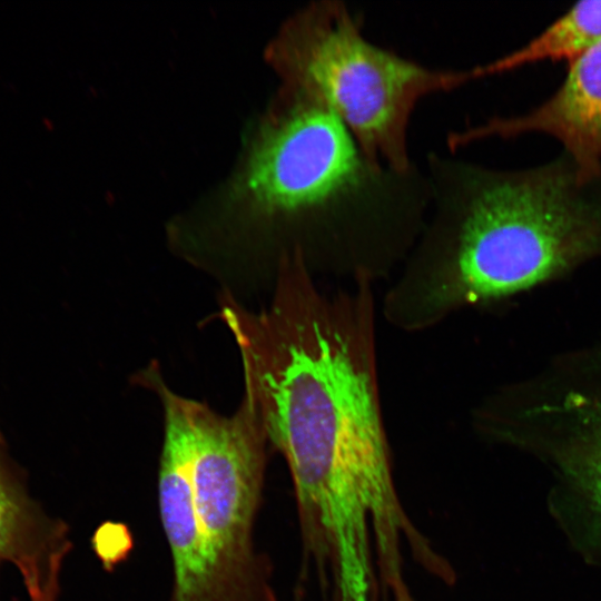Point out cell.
<instances>
[{
    "instance_id": "obj_11",
    "label": "cell",
    "mask_w": 601,
    "mask_h": 601,
    "mask_svg": "<svg viewBox=\"0 0 601 601\" xmlns=\"http://www.w3.org/2000/svg\"><path fill=\"white\" fill-rule=\"evenodd\" d=\"M60 584L55 580H48L28 589L30 601H58Z\"/></svg>"
},
{
    "instance_id": "obj_5",
    "label": "cell",
    "mask_w": 601,
    "mask_h": 601,
    "mask_svg": "<svg viewBox=\"0 0 601 601\" xmlns=\"http://www.w3.org/2000/svg\"><path fill=\"white\" fill-rule=\"evenodd\" d=\"M471 424L549 469L554 518L581 554L601 564V338L496 387L473 407Z\"/></svg>"
},
{
    "instance_id": "obj_2",
    "label": "cell",
    "mask_w": 601,
    "mask_h": 601,
    "mask_svg": "<svg viewBox=\"0 0 601 601\" xmlns=\"http://www.w3.org/2000/svg\"><path fill=\"white\" fill-rule=\"evenodd\" d=\"M428 209L424 169L372 159L318 96L280 83L213 215L268 254L274 274L297 254L316 276L375 282L402 266Z\"/></svg>"
},
{
    "instance_id": "obj_10",
    "label": "cell",
    "mask_w": 601,
    "mask_h": 601,
    "mask_svg": "<svg viewBox=\"0 0 601 601\" xmlns=\"http://www.w3.org/2000/svg\"><path fill=\"white\" fill-rule=\"evenodd\" d=\"M601 40V0L580 1L530 41L491 62L474 67L476 79L543 62L569 63Z\"/></svg>"
},
{
    "instance_id": "obj_4",
    "label": "cell",
    "mask_w": 601,
    "mask_h": 601,
    "mask_svg": "<svg viewBox=\"0 0 601 601\" xmlns=\"http://www.w3.org/2000/svg\"><path fill=\"white\" fill-rule=\"evenodd\" d=\"M265 58L280 83L318 96L372 159L415 166L408 127L418 102L474 80L472 69H434L368 40L342 0H313L269 41Z\"/></svg>"
},
{
    "instance_id": "obj_13",
    "label": "cell",
    "mask_w": 601,
    "mask_h": 601,
    "mask_svg": "<svg viewBox=\"0 0 601 601\" xmlns=\"http://www.w3.org/2000/svg\"><path fill=\"white\" fill-rule=\"evenodd\" d=\"M57 562L63 563V561H61V560H57ZM53 563H56V561H55ZM53 563H52V564H53ZM52 564H51V565H52ZM50 568H51V566H50ZM50 568H49V569H50ZM48 571H49V570H48ZM48 571H47V572H48ZM47 572H46V573H47ZM46 573H43V574H46ZM43 574H40V575H43ZM35 577H38V575H35ZM31 578H32V577H31ZM28 579H30V578H28ZM26 580H27V579H26ZM26 580H23V581H26Z\"/></svg>"
},
{
    "instance_id": "obj_6",
    "label": "cell",
    "mask_w": 601,
    "mask_h": 601,
    "mask_svg": "<svg viewBox=\"0 0 601 601\" xmlns=\"http://www.w3.org/2000/svg\"><path fill=\"white\" fill-rule=\"evenodd\" d=\"M194 421L191 483L199 525L239 601H279L272 560L255 538L269 445L265 430L245 398L230 416L195 401Z\"/></svg>"
},
{
    "instance_id": "obj_9",
    "label": "cell",
    "mask_w": 601,
    "mask_h": 601,
    "mask_svg": "<svg viewBox=\"0 0 601 601\" xmlns=\"http://www.w3.org/2000/svg\"><path fill=\"white\" fill-rule=\"evenodd\" d=\"M70 548L67 524L31 497L0 435V564H14L23 577Z\"/></svg>"
},
{
    "instance_id": "obj_1",
    "label": "cell",
    "mask_w": 601,
    "mask_h": 601,
    "mask_svg": "<svg viewBox=\"0 0 601 601\" xmlns=\"http://www.w3.org/2000/svg\"><path fill=\"white\" fill-rule=\"evenodd\" d=\"M325 290L303 258H282L270 303L225 296L221 318L244 398L292 477L304 560L333 601H374L403 580L405 551L427 574L445 558L405 511L393 475L376 347L374 282Z\"/></svg>"
},
{
    "instance_id": "obj_8",
    "label": "cell",
    "mask_w": 601,
    "mask_h": 601,
    "mask_svg": "<svg viewBox=\"0 0 601 601\" xmlns=\"http://www.w3.org/2000/svg\"><path fill=\"white\" fill-rule=\"evenodd\" d=\"M525 134L556 139L580 170L601 175V40L569 63L561 85L539 106L449 134L447 146L454 150L483 139Z\"/></svg>"
},
{
    "instance_id": "obj_3",
    "label": "cell",
    "mask_w": 601,
    "mask_h": 601,
    "mask_svg": "<svg viewBox=\"0 0 601 601\" xmlns=\"http://www.w3.org/2000/svg\"><path fill=\"white\" fill-rule=\"evenodd\" d=\"M425 225L382 300L385 321L420 333L469 307L559 280L601 258V175L562 152L496 169L430 152Z\"/></svg>"
},
{
    "instance_id": "obj_7",
    "label": "cell",
    "mask_w": 601,
    "mask_h": 601,
    "mask_svg": "<svg viewBox=\"0 0 601 601\" xmlns=\"http://www.w3.org/2000/svg\"><path fill=\"white\" fill-rule=\"evenodd\" d=\"M157 500L173 564L168 601H238L203 532L193 497L194 401L165 390Z\"/></svg>"
},
{
    "instance_id": "obj_12",
    "label": "cell",
    "mask_w": 601,
    "mask_h": 601,
    "mask_svg": "<svg viewBox=\"0 0 601 601\" xmlns=\"http://www.w3.org/2000/svg\"><path fill=\"white\" fill-rule=\"evenodd\" d=\"M390 601H416L413 597L407 582H403L394 588L390 595Z\"/></svg>"
}]
</instances>
